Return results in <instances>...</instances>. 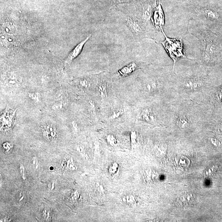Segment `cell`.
<instances>
[{
    "label": "cell",
    "instance_id": "23",
    "mask_svg": "<svg viewBox=\"0 0 222 222\" xmlns=\"http://www.w3.org/2000/svg\"><path fill=\"white\" fill-rule=\"evenodd\" d=\"M79 84L82 87L87 88L90 86V82L86 79H83L79 81Z\"/></svg>",
    "mask_w": 222,
    "mask_h": 222
},
{
    "label": "cell",
    "instance_id": "15",
    "mask_svg": "<svg viewBox=\"0 0 222 222\" xmlns=\"http://www.w3.org/2000/svg\"><path fill=\"white\" fill-rule=\"evenodd\" d=\"M124 112V110L123 108H118L113 109L110 115V118L111 120L117 119L122 116Z\"/></svg>",
    "mask_w": 222,
    "mask_h": 222
},
{
    "label": "cell",
    "instance_id": "3",
    "mask_svg": "<svg viewBox=\"0 0 222 222\" xmlns=\"http://www.w3.org/2000/svg\"><path fill=\"white\" fill-rule=\"evenodd\" d=\"M161 32L166 37V39L162 42L166 50L168 52L170 57L174 61L173 70L175 63L179 59L182 57L186 58L184 53V47L182 40L171 39L167 37L164 31L163 28L161 30Z\"/></svg>",
    "mask_w": 222,
    "mask_h": 222
},
{
    "label": "cell",
    "instance_id": "25",
    "mask_svg": "<svg viewBox=\"0 0 222 222\" xmlns=\"http://www.w3.org/2000/svg\"><path fill=\"white\" fill-rule=\"evenodd\" d=\"M211 142L214 146L218 147L220 146L221 145L220 141L216 138L211 139Z\"/></svg>",
    "mask_w": 222,
    "mask_h": 222
},
{
    "label": "cell",
    "instance_id": "27",
    "mask_svg": "<svg viewBox=\"0 0 222 222\" xmlns=\"http://www.w3.org/2000/svg\"><path fill=\"white\" fill-rule=\"evenodd\" d=\"M96 188H97L98 191L101 193H104V188L102 185L99 184H96Z\"/></svg>",
    "mask_w": 222,
    "mask_h": 222
},
{
    "label": "cell",
    "instance_id": "2",
    "mask_svg": "<svg viewBox=\"0 0 222 222\" xmlns=\"http://www.w3.org/2000/svg\"><path fill=\"white\" fill-rule=\"evenodd\" d=\"M194 36L198 41L199 52L201 61L208 64L213 60L218 52V45L211 39L205 28L197 27Z\"/></svg>",
    "mask_w": 222,
    "mask_h": 222
},
{
    "label": "cell",
    "instance_id": "8",
    "mask_svg": "<svg viewBox=\"0 0 222 222\" xmlns=\"http://www.w3.org/2000/svg\"><path fill=\"white\" fill-rule=\"evenodd\" d=\"M138 64L137 63L133 62L123 67L118 71L116 76L120 77H125L130 75L137 69Z\"/></svg>",
    "mask_w": 222,
    "mask_h": 222
},
{
    "label": "cell",
    "instance_id": "5",
    "mask_svg": "<svg viewBox=\"0 0 222 222\" xmlns=\"http://www.w3.org/2000/svg\"><path fill=\"white\" fill-rule=\"evenodd\" d=\"M16 110H10L7 108L1 116V128L8 130L12 128L15 121Z\"/></svg>",
    "mask_w": 222,
    "mask_h": 222
},
{
    "label": "cell",
    "instance_id": "22",
    "mask_svg": "<svg viewBox=\"0 0 222 222\" xmlns=\"http://www.w3.org/2000/svg\"><path fill=\"white\" fill-rule=\"evenodd\" d=\"M165 146L162 144H159V145H157L155 148V151L156 153V154L160 155L162 153L164 152L165 151Z\"/></svg>",
    "mask_w": 222,
    "mask_h": 222
},
{
    "label": "cell",
    "instance_id": "20",
    "mask_svg": "<svg viewBox=\"0 0 222 222\" xmlns=\"http://www.w3.org/2000/svg\"><path fill=\"white\" fill-rule=\"evenodd\" d=\"M130 138L132 146L134 147L137 144L138 141L137 135L135 131H132L131 133Z\"/></svg>",
    "mask_w": 222,
    "mask_h": 222
},
{
    "label": "cell",
    "instance_id": "24",
    "mask_svg": "<svg viewBox=\"0 0 222 222\" xmlns=\"http://www.w3.org/2000/svg\"><path fill=\"white\" fill-rule=\"evenodd\" d=\"M28 96L31 99L36 101V102L39 101V97L37 93H28Z\"/></svg>",
    "mask_w": 222,
    "mask_h": 222
},
{
    "label": "cell",
    "instance_id": "13",
    "mask_svg": "<svg viewBox=\"0 0 222 222\" xmlns=\"http://www.w3.org/2000/svg\"><path fill=\"white\" fill-rule=\"evenodd\" d=\"M98 91L99 94L102 98H106L108 95V86L104 82L99 83L98 86Z\"/></svg>",
    "mask_w": 222,
    "mask_h": 222
},
{
    "label": "cell",
    "instance_id": "16",
    "mask_svg": "<svg viewBox=\"0 0 222 222\" xmlns=\"http://www.w3.org/2000/svg\"><path fill=\"white\" fill-rule=\"evenodd\" d=\"M178 126L182 129H185L189 126L188 118L184 115H180L177 120Z\"/></svg>",
    "mask_w": 222,
    "mask_h": 222
},
{
    "label": "cell",
    "instance_id": "4",
    "mask_svg": "<svg viewBox=\"0 0 222 222\" xmlns=\"http://www.w3.org/2000/svg\"><path fill=\"white\" fill-rule=\"evenodd\" d=\"M152 22L156 31L158 32L161 31L165 25V17L160 0L159 5L155 8L153 15Z\"/></svg>",
    "mask_w": 222,
    "mask_h": 222
},
{
    "label": "cell",
    "instance_id": "6",
    "mask_svg": "<svg viewBox=\"0 0 222 222\" xmlns=\"http://www.w3.org/2000/svg\"><path fill=\"white\" fill-rule=\"evenodd\" d=\"M91 36L92 35H90L86 37L85 40L77 44L70 52L64 61V65L66 66H70L74 59H76L80 54L85 44L89 40Z\"/></svg>",
    "mask_w": 222,
    "mask_h": 222
},
{
    "label": "cell",
    "instance_id": "12",
    "mask_svg": "<svg viewBox=\"0 0 222 222\" xmlns=\"http://www.w3.org/2000/svg\"><path fill=\"white\" fill-rule=\"evenodd\" d=\"M43 129V135L44 137L50 140H55L57 137V132L54 127L46 126Z\"/></svg>",
    "mask_w": 222,
    "mask_h": 222
},
{
    "label": "cell",
    "instance_id": "1",
    "mask_svg": "<svg viewBox=\"0 0 222 222\" xmlns=\"http://www.w3.org/2000/svg\"><path fill=\"white\" fill-rule=\"evenodd\" d=\"M124 22L137 40L144 38L155 40L158 32L153 26L148 24L134 12H129L123 17Z\"/></svg>",
    "mask_w": 222,
    "mask_h": 222
},
{
    "label": "cell",
    "instance_id": "19",
    "mask_svg": "<svg viewBox=\"0 0 222 222\" xmlns=\"http://www.w3.org/2000/svg\"><path fill=\"white\" fill-rule=\"evenodd\" d=\"M66 162V166H67V169L70 170H75L76 169V167L74 163L73 160L71 158L68 159Z\"/></svg>",
    "mask_w": 222,
    "mask_h": 222
},
{
    "label": "cell",
    "instance_id": "28",
    "mask_svg": "<svg viewBox=\"0 0 222 222\" xmlns=\"http://www.w3.org/2000/svg\"><path fill=\"white\" fill-rule=\"evenodd\" d=\"M89 106L91 110L93 111V113H95V105L94 102L93 101H89Z\"/></svg>",
    "mask_w": 222,
    "mask_h": 222
},
{
    "label": "cell",
    "instance_id": "26",
    "mask_svg": "<svg viewBox=\"0 0 222 222\" xmlns=\"http://www.w3.org/2000/svg\"><path fill=\"white\" fill-rule=\"evenodd\" d=\"M62 104L61 102H57L54 104V105L52 107V109L54 110H57L61 109L62 108Z\"/></svg>",
    "mask_w": 222,
    "mask_h": 222
},
{
    "label": "cell",
    "instance_id": "7",
    "mask_svg": "<svg viewBox=\"0 0 222 222\" xmlns=\"http://www.w3.org/2000/svg\"><path fill=\"white\" fill-rule=\"evenodd\" d=\"M196 197L193 193L188 192L178 198L176 202L181 208H187L192 207L195 203Z\"/></svg>",
    "mask_w": 222,
    "mask_h": 222
},
{
    "label": "cell",
    "instance_id": "17",
    "mask_svg": "<svg viewBox=\"0 0 222 222\" xmlns=\"http://www.w3.org/2000/svg\"><path fill=\"white\" fill-rule=\"evenodd\" d=\"M218 171V168L217 166H210L205 171L204 176L207 178H210L217 175Z\"/></svg>",
    "mask_w": 222,
    "mask_h": 222
},
{
    "label": "cell",
    "instance_id": "14",
    "mask_svg": "<svg viewBox=\"0 0 222 222\" xmlns=\"http://www.w3.org/2000/svg\"><path fill=\"white\" fill-rule=\"evenodd\" d=\"M122 200L124 203L128 205L133 206L137 203V199L133 195L128 194L123 197Z\"/></svg>",
    "mask_w": 222,
    "mask_h": 222
},
{
    "label": "cell",
    "instance_id": "18",
    "mask_svg": "<svg viewBox=\"0 0 222 222\" xmlns=\"http://www.w3.org/2000/svg\"><path fill=\"white\" fill-rule=\"evenodd\" d=\"M106 138L108 144L111 146H116L119 144V141L118 139L113 134H108L107 135Z\"/></svg>",
    "mask_w": 222,
    "mask_h": 222
},
{
    "label": "cell",
    "instance_id": "21",
    "mask_svg": "<svg viewBox=\"0 0 222 222\" xmlns=\"http://www.w3.org/2000/svg\"><path fill=\"white\" fill-rule=\"evenodd\" d=\"M118 169V165L117 162H115L110 166L109 172L111 174H115L117 172Z\"/></svg>",
    "mask_w": 222,
    "mask_h": 222
},
{
    "label": "cell",
    "instance_id": "9",
    "mask_svg": "<svg viewBox=\"0 0 222 222\" xmlns=\"http://www.w3.org/2000/svg\"><path fill=\"white\" fill-rule=\"evenodd\" d=\"M201 79L196 77H189L185 79L183 82V86L186 88L195 89L201 87L202 85Z\"/></svg>",
    "mask_w": 222,
    "mask_h": 222
},
{
    "label": "cell",
    "instance_id": "10",
    "mask_svg": "<svg viewBox=\"0 0 222 222\" xmlns=\"http://www.w3.org/2000/svg\"><path fill=\"white\" fill-rule=\"evenodd\" d=\"M138 118L140 120L146 122H154L156 121V116L153 111L151 108H145L141 110Z\"/></svg>",
    "mask_w": 222,
    "mask_h": 222
},
{
    "label": "cell",
    "instance_id": "11",
    "mask_svg": "<svg viewBox=\"0 0 222 222\" xmlns=\"http://www.w3.org/2000/svg\"><path fill=\"white\" fill-rule=\"evenodd\" d=\"M160 85V81L156 78L150 79L147 80L144 85V90L146 92L151 93L157 90Z\"/></svg>",
    "mask_w": 222,
    "mask_h": 222
}]
</instances>
